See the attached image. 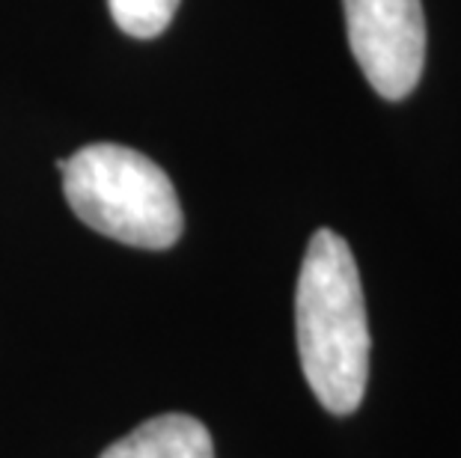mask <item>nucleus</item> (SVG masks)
Wrapping results in <instances>:
<instances>
[{"instance_id": "7ed1b4c3", "label": "nucleus", "mask_w": 461, "mask_h": 458, "mask_svg": "<svg viewBox=\"0 0 461 458\" xmlns=\"http://www.w3.org/2000/svg\"><path fill=\"white\" fill-rule=\"evenodd\" d=\"M348 45L381 99L414 93L426 63V15L420 0H342Z\"/></svg>"}, {"instance_id": "39448f33", "label": "nucleus", "mask_w": 461, "mask_h": 458, "mask_svg": "<svg viewBox=\"0 0 461 458\" xmlns=\"http://www.w3.org/2000/svg\"><path fill=\"white\" fill-rule=\"evenodd\" d=\"M179 4L182 0H107L116 27L134 39H155L164 33Z\"/></svg>"}, {"instance_id": "f257e3e1", "label": "nucleus", "mask_w": 461, "mask_h": 458, "mask_svg": "<svg viewBox=\"0 0 461 458\" xmlns=\"http://www.w3.org/2000/svg\"><path fill=\"white\" fill-rule=\"evenodd\" d=\"M295 334L312 396L337 417L355 414L369 382L366 301L351 247L333 229L310 238L295 292Z\"/></svg>"}, {"instance_id": "20e7f679", "label": "nucleus", "mask_w": 461, "mask_h": 458, "mask_svg": "<svg viewBox=\"0 0 461 458\" xmlns=\"http://www.w3.org/2000/svg\"><path fill=\"white\" fill-rule=\"evenodd\" d=\"M99 458H214V444L197 417L161 414L107 446Z\"/></svg>"}, {"instance_id": "f03ea898", "label": "nucleus", "mask_w": 461, "mask_h": 458, "mask_svg": "<svg viewBox=\"0 0 461 458\" xmlns=\"http://www.w3.org/2000/svg\"><path fill=\"white\" fill-rule=\"evenodd\" d=\"M57 167L68 206L90 229L143 250H167L179 241L185 220L176 188L143 152L93 143Z\"/></svg>"}]
</instances>
